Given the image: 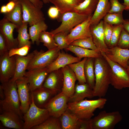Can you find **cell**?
<instances>
[{
    "label": "cell",
    "instance_id": "6da1fadb",
    "mask_svg": "<svg viewBox=\"0 0 129 129\" xmlns=\"http://www.w3.org/2000/svg\"><path fill=\"white\" fill-rule=\"evenodd\" d=\"M95 82L93 89L94 97H105L110 84V68L107 62L102 56L94 59Z\"/></svg>",
    "mask_w": 129,
    "mask_h": 129
},
{
    "label": "cell",
    "instance_id": "7a4b0ae2",
    "mask_svg": "<svg viewBox=\"0 0 129 129\" xmlns=\"http://www.w3.org/2000/svg\"><path fill=\"white\" fill-rule=\"evenodd\" d=\"M4 92V99L0 100V113L9 111L18 114L23 120V115L20 110V103L16 81L11 79L1 84Z\"/></svg>",
    "mask_w": 129,
    "mask_h": 129
},
{
    "label": "cell",
    "instance_id": "3957f363",
    "mask_svg": "<svg viewBox=\"0 0 129 129\" xmlns=\"http://www.w3.org/2000/svg\"><path fill=\"white\" fill-rule=\"evenodd\" d=\"M107 99L100 97L94 100L84 99L75 102H68V108L79 119H89L94 115L97 109H101L106 103Z\"/></svg>",
    "mask_w": 129,
    "mask_h": 129
},
{
    "label": "cell",
    "instance_id": "277c9868",
    "mask_svg": "<svg viewBox=\"0 0 129 129\" xmlns=\"http://www.w3.org/2000/svg\"><path fill=\"white\" fill-rule=\"evenodd\" d=\"M100 51L110 67V84L119 90L129 88V72L127 69L111 60L104 52Z\"/></svg>",
    "mask_w": 129,
    "mask_h": 129
},
{
    "label": "cell",
    "instance_id": "5b68a950",
    "mask_svg": "<svg viewBox=\"0 0 129 129\" xmlns=\"http://www.w3.org/2000/svg\"><path fill=\"white\" fill-rule=\"evenodd\" d=\"M31 97L29 108L23 116V129H32L42 123L50 116L47 109L37 106L31 96Z\"/></svg>",
    "mask_w": 129,
    "mask_h": 129
},
{
    "label": "cell",
    "instance_id": "8992f818",
    "mask_svg": "<svg viewBox=\"0 0 129 129\" xmlns=\"http://www.w3.org/2000/svg\"><path fill=\"white\" fill-rule=\"evenodd\" d=\"M123 119L118 111L107 112L105 110L100 112L91 118L92 129H113Z\"/></svg>",
    "mask_w": 129,
    "mask_h": 129
},
{
    "label": "cell",
    "instance_id": "52a82bcc",
    "mask_svg": "<svg viewBox=\"0 0 129 129\" xmlns=\"http://www.w3.org/2000/svg\"><path fill=\"white\" fill-rule=\"evenodd\" d=\"M89 17L74 11L60 14L57 20L59 22H61V24L50 32L54 35L60 32H70L73 28L87 19Z\"/></svg>",
    "mask_w": 129,
    "mask_h": 129
},
{
    "label": "cell",
    "instance_id": "ba28073f",
    "mask_svg": "<svg viewBox=\"0 0 129 129\" xmlns=\"http://www.w3.org/2000/svg\"><path fill=\"white\" fill-rule=\"evenodd\" d=\"M60 50L57 47L48 50L44 52L41 50L33 51L34 56L29 62L27 69L28 70L33 69L47 67L57 57Z\"/></svg>",
    "mask_w": 129,
    "mask_h": 129
},
{
    "label": "cell",
    "instance_id": "9c48e42d",
    "mask_svg": "<svg viewBox=\"0 0 129 129\" xmlns=\"http://www.w3.org/2000/svg\"><path fill=\"white\" fill-rule=\"evenodd\" d=\"M22 8L23 22H27L30 26L45 18L41 8L35 6L29 0H19Z\"/></svg>",
    "mask_w": 129,
    "mask_h": 129
},
{
    "label": "cell",
    "instance_id": "30bf717a",
    "mask_svg": "<svg viewBox=\"0 0 129 129\" xmlns=\"http://www.w3.org/2000/svg\"><path fill=\"white\" fill-rule=\"evenodd\" d=\"M69 97L61 91L53 97L45 106L50 116L59 118L67 109Z\"/></svg>",
    "mask_w": 129,
    "mask_h": 129
},
{
    "label": "cell",
    "instance_id": "8fae6325",
    "mask_svg": "<svg viewBox=\"0 0 129 129\" xmlns=\"http://www.w3.org/2000/svg\"><path fill=\"white\" fill-rule=\"evenodd\" d=\"M8 52L0 57V81L1 83L12 79L14 74L16 67V55L9 57Z\"/></svg>",
    "mask_w": 129,
    "mask_h": 129
},
{
    "label": "cell",
    "instance_id": "7c38bea8",
    "mask_svg": "<svg viewBox=\"0 0 129 129\" xmlns=\"http://www.w3.org/2000/svg\"><path fill=\"white\" fill-rule=\"evenodd\" d=\"M20 103V110L23 114L29 109L31 102L30 91L26 78L24 76L16 81Z\"/></svg>",
    "mask_w": 129,
    "mask_h": 129
},
{
    "label": "cell",
    "instance_id": "4fadbf2b",
    "mask_svg": "<svg viewBox=\"0 0 129 129\" xmlns=\"http://www.w3.org/2000/svg\"><path fill=\"white\" fill-rule=\"evenodd\" d=\"M49 73L47 67L35 69L26 71L24 76L27 79L30 91L42 87Z\"/></svg>",
    "mask_w": 129,
    "mask_h": 129
},
{
    "label": "cell",
    "instance_id": "5bb4252c",
    "mask_svg": "<svg viewBox=\"0 0 129 129\" xmlns=\"http://www.w3.org/2000/svg\"><path fill=\"white\" fill-rule=\"evenodd\" d=\"M91 16L70 31L65 38L68 45L76 40L91 37L90 31V19Z\"/></svg>",
    "mask_w": 129,
    "mask_h": 129
},
{
    "label": "cell",
    "instance_id": "9a60e30c",
    "mask_svg": "<svg viewBox=\"0 0 129 129\" xmlns=\"http://www.w3.org/2000/svg\"><path fill=\"white\" fill-rule=\"evenodd\" d=\"M17 28L16 25L4 17L0 21V33L5 38L9 50L13 48L18 47L17 39L14 38L13 35L14 29Z\"/></svg>",
    "mask_w": 129,
    "mask_h": 129
},
{
    "label": "cell",
    "instance_id": "2e32d148",
    "mask_svg": "<svg viewBox=\"0 0 129 129\" xmlns=\"http://www.w3.org/2000/svg\"><path fill=\"white\" fill-rule=\"evenodd\" d=\"M63 81V75L61 68L49 73L42 87L59 93L62 91Z\"/></svg>",
    "mask_w": 129,
    "mask_h": 129
},
{
    "label": "cell",
    "instance_id": "e0dca14e",
    "mask_svg": "<svg viewBox=\"0 0 129 129\" xmlns=\"http://www.w3.org/2000/svg\"><path fill=\"white\" fill-rule=\"evenodd\" d=\"M103 23V20H102L96 25H91L90 31L93 42L96 46L100 51H103L106 54L108 52L109 48L104 41Z\"/></svg>",
    "mask_w": 129,
    "mask_h": 129
},
{
    "label": "cell",
    "instance_id": "ac0fdd59",
    "mask_svg": "<svg viewBox=\"0 0 129 129\" xmlns=\"http://www.w3.org/2000/svg\"><path fill=\"white\" fill-rule=\"evenodd\" d=\"M30 93L35 104L42 108H44L49 101L58 94L43 87L31 91Z\"/></svg>",
    "mask_w": 129,
    "mask_h": 129
},
{
    "label": "cell",
    "instance_id": "d6986e66",
    "mask_svg": "<svg viewBox=\"0 0 129 129\" xmlns=\"http://www.w3.org/2000/svg\"><path fill=\"white\" fill-rule=\"evenodd\" d=\"M61 69L63 75L62 91L70 98L74 93L77 78L74 72L68 65Z\"/></svg>",
    "mask_w": 129,
    "mask_h": 129
},
{
    "label": "cell",
    "instance_id": "ffe728a7",
    "mask_svg": "<svg viewBox=\"0 0 129 129\" xmlns=\"http://www.w3.org/2000/svg\"><path fill=\"white\" fill-rule=\"evenodd\" d=\"M81 60V59L77 57H75L60 51L56 59L47 67L48 72L49 73L64 68L69 64L79 62Z\"/></svg>",
    "mask_w": 129,
    "mask_h": 129
},
{
    "label": "cell",
    "instance_id": "44dd1931",
    "mask_svg": "<svg viewBox=\"0 0 129 129\" xmlns=\"http://www.w3.org/2000/svg\"><path fill=\"white\" fill-rule=\"evenodd\" d=\"M112 61L127 69L129 59V49H124L116 46L109 48L108 53L106 54Z\"/></svg>",
    "mask_w": 129,
    "mask_h": 129
},
{
    "label": "cell",
    "instance_id": "7402d4cb",
    "mask_svg": "<svg viewBox=\"0 0 129 129\" xmlns=\"http://www.w3.org/2000/svg\"><path fill=\"white\" fill-rule=\"evenodd\" d=\"M23 120L18 114L13 112H3L0 115V120L3 125L8 128L23 129Z\"/></svg>",
    "mask_w": 129,
    "mask_h": 129
},
{
    "label": "cell",
    "instance_id": "603a6c76",
    "mask_svg": "<svg viewBox=\"0 0 129 129\" xmlns=\"http://www.w3.org/2000/svg\"><path fill=\"white\" fill-rule=\"evenodd\" d=\"M15 55V71L14 76L11 79L14 81L25 76L27 67L34 56V53L33 51L25 56Z\"/></svg>",
    "mask_w": 129,
    "mask_h": 129
},
{
    "label": "cell",
    "instance_id": "cb8c5ba5",
    "mask_svg": "<svg viewBox=\"0 0 129 129\" xmlns=\"http://www.w3.org/2000/svg\"><path fill=\"white\" fill-rule=\"evenodd\" d=\"M94 97L93 89L87 83L75 85L72 95L70 97L68 102H75L81 101L86 98H91Z\"/></svg>",
    "mask_w": 129,
    "mask_h": 129
},
{
    "label": "cell",
    "instance_id": "d4e9b609",
    "mask_svg": "<svg viewBox=\"0 0 129 129\" xmlns=\"http://www.w3.org/2000/svg\"><path fill=\"white\" fill-rule=\"evenodd\" d=\"M110 8L109 0H99L96 10L91 18V25L98 24L108 13Z\"/></svg>",
    "mask_w": 129,
    "mask_h": 129
},
{
    "label": "cell",
    "instance_id": "484cf974",
    "mask_svg": "<svg viewBox=\"0 0 129 129\" xmlns=\"http://www.w3.org/2000/svg\"><path fill=\"white\" fill-rule=\"evenodd\" d=\"M59 118L62 129H79V119L68 108Z\"/></svg>",
    "mask_w": 129,
    "mask_h": 129
},
{
    "label": "cell",
    "instance_id": "4316f807",
    "mask_svg": "<svg viewBox=\"0 0 129 129\" xmlns=\"http://www.w3.org/2000/svg\"><path fill=\"white\" fill-rule=\"evenodd\" d=\"M66 49L73 53L81 59L83 58L95 59L102 56L100 51H95L77 46L70 45Z\"/></svg>",
    "mask_w": 129,
    "mask_h": 129
},
{
    "label": "cell",
    "instance_id": "83f0119b",
    "mask_svg": "<svg viewBox=\"0 0 129 129\" xmlns=\"http://www.w3.org/2000/svg\"><path fill=\"white\" fill-rule=\"evenodd\" d=\"M15 2L16 5L14 9L5 13L4 18L16 25L18 28L23 23L22 8L19 1Z\"/></svg>",
    "mask_w": 129,
    "mask_h": 129
},
{
    "label": "cell",
    "instance_id": "f1b7e54d",
    "mask_svg": "<svg viewBox=\"0 0 129 129\" xmlns=\"http://www.w3.org/2000/svg\"><path fill=\"white\" fill-rule=\"evenodd\" d=\"M99 0H85L75 8L74 11L89 16L95 11Z\"/></svg>",
    "mask_w": 129,
    "mask_h": 129
},
{
    "label": "cell",
    "instance_id": "f546056e",
    "mask_svg": "<svg viewBox=\"0 0 129 129\" xmlns=\"http://www.w3.org/2000/svg\"><path fill=\"white\" fill-rule=\"evenodd\" d=\"M59 10L61 14L74 11L75 7L81 2L80 0H50Z\"/></svg>",
    "mask_w": 129,
    "mask_h": 129
},
{
    "label": "cell",
    "instance_id": "4dcf8cb0",
    "mask_svg": "<svg viewBox=\"0 0 129 129\" xmlns=\"http://www.w3.org/2000/svg\"><path fill=\"white\" fill-rule=\"evenodd\" d=\"M48 27L44 21L39 22L30 26L29 29V34L32 44H34L35 43L37 45H39L40 34L42 32L46 31Z\"/></svg>",
    "mask_w": 129,
    "mask_h": 129
},
{
    "label": "cell",
    "instance_id": "1f68e13d",
    "mask_svg": "<svg viewBox=\"0 0 129 129\" xmlns=\"http://www.w3.org/2000/svg\"><path fill=\"white\" fill-rule=\"evenodd\" d=\"M94 60V58H88L84 66V73L86 83L93 89L95 82Z\"/></svg>",
    "mask_w": 129,
    "mask_h": 129
},
{
    "label": "cell",
    "instance_id": "d6a6232c",
    "mask_svg": "<svg viewBox=\"0 0 129 129\" xmlns=\"http://www.w3.org/2000/svg\"><path fill=\"white\" fill-rule=\"evenodd\" d=\"M88 58H85L78 62L69 64L68 65L74 72L76 76L79 84L86 83L84 70V66L86 61Z\"/></svg>",
    "mask_w": 129,
    "mask_h": 129
},
{
    "label": "cell",
    "instance_id": "836d02e7",
    "mask_svg": "<svg viewBox=\"0 0 129 129\" xmlns=\"http://www.w3.org/2000/svg\"><path fill=\"white\" fill-rule=\"evenodd\" d=\"M27 22H23L22 24L17 29L18 36L17 38L18 42V47L20 48L26 45L30 46L31 42L30 41V36L27 32Z\"/></svg>",
    "mask_w": 129,
    "mask_h": 129
},
{
    "label": "cell",
    "instance_id": "e575fe53",
    "mask_svg": "<svg viewBox=\"0 0 129 129\" xmlns=\"http://www.w3.org/2000/svg\"><path fill=\"white\" fill-rule=\"evenodd\" d=\"M32 129H62L59 118L50 116L41 124Z\"/></svg>",
    "mask_w": 129,
    "mask_h": 129
},
{
    "label": "cell",
    "instance_id": "d590c367",
    "mask_svg": "<svg viewBox=\"0 0 129 129\" xmlns=\"http://www.w3.org/2000/svg\"><path fill=\"white\" fill-rule=\"evenodd\" d=\"M54 35L51 32L46 31L42 32L40 33L39 40L40 42L43 43V45L48 50H51L58 47L54 39Z\"/></svg>",
    "mask_w": 129,
    "mask_h": 129
},
{
    "label": "cell",
    "instance_id": "8d00e7d4",
    "mask_svg": "<svg viewBox=\"0 0 129 129\" xmlns=\"http://www.w3.org/2000/svg\"><path fill=\"white\" fill-rule=\"evenodd\" d=\"M70 45L95 51H100L94 44L92 37L76 40Z\"/></svg>",
    "mask_w": 129,
    "mask_h": 129
},
{
    "label": "cell",
    "instance_id": "74e56055",
    "mask_svg": "<svg viewBox=\"0 0 129 129\" xmlns=\"http://www.w3.org/2000/svg\"><path fill=\"white\" fill-rule=\"evenodd\" d=\"M104 22L112 25L123 24L124 22L123 13H108L103 18Z\"/></svg>",
    "mask_w": 129,
    "mask_h": 129
},
{
    "label": "cell",
    "instance_id": "f35d334b",
    "mask_svg": "<svg viewBox=\"0 0 129 129\" xmlns=\"http://www.w3.org/2000/svg\"><path fill=\"white\" fill-rule=\"evenodd\" d=\"M68 32H60L54 35V37L55 42L58 45V48L60 50L66 49L69 46L66 43L65 38L69 33Z\"/></svg>",
    "mask_w": 129,
    "mask_h": 129
},
{
    "label": "cell",
    "instance_id": "ab89813d",
    "mask_svg": "<svg viewBox=\"0 0 129 129\" xmlns=\"http://www.w3.org/2000/svg\"><path fill=\"white\" fill-rule=\"evenodd\" d=\"M122 24L113 25L110 43L109 47L111 48L117 46L121 31Z\"/></svg>",
    "mask_w": 129,
    "mask_h": 129
},
{
    "label": "cell",
    "instance_id": "60d3db41",
    "mask_svg": "<svg viewBox=\"0 0 129 129\" xmlns=\"http://www.w3.org/2000/svg\"><path fill=\"white\" fill-rule=\"evenodd\" d=\"M118 47L124 49H129V33L123 28L117 45Z\"/></svg>",
    "mask_w": 129,
    "mask_h": 129
},
{
    "label": "cell",
    "instance_id": "b9f144b4",
    "mask_svg": "<svg viewBox=\"0 0 129 129\" xmlns=\"http://www.w3.org/2000/svg\"><path fill=\"white\" fill-rule=\"evenodd\" d=\"M30 46L26 45L20 48H13L9 50L8 51V55L9 57L15 55L22 56L27 55L30 48Z\"/></svg>",
    "mask_w": 129,
    "mask_h": 129
},
{
    "label": "cell",
    "instance_id": "7bdbcfd3",
    "mask_svg": "<svg viewBox=\"0 0 129 129\" xmlns=\"http://www.w3.org/2000/svg\"><path fill=\"white\" fill-rule=\"evenodd\" d=\"M113 26L104 22L103 27L104 41L108 47L110 43Z\"/></svg>",
    "mask_w": 129,
    "mask_h": 129
},
{
    "label": "cell",
    "instance_id": "ee69618b",
    "mask_svg": "<svg viewBox=\"0 0 129 129\" xmlns=\"http://www.w3.org/2000/svg\"><path fill=\"white\" fill-rule=\"evenodd\" d=\"M111 8L108 13H121L125 10V7L118 0H109Z\"/></svg>",
    "mask_w": 129,
    "mask_h": 129
},
{
    "label": "cell",
    "instance_id": "f6af8a7d",
    "mask_svg": "<svg viewBox=\"0 0 129 129\" xmlns=\"http://www.w3.org/2000/svg\"><path fill=\"white\" fill-rule=\"evenodd\" d=\"M49 17L52 19H57L60 13L59 9L55 6H50L48 12Z\"/></svg>",
    "mask_w": 129,
    "mask_h": 129
},
{
    "label": "cell",
    "instance_id": "bcb514c9",
    "mask_svg": "<svg viewBox=\"0 0 129 129\" xmlns=\"http://www.w3.org/2000/svg\"><path fill=\"white\" fill-rule=\"evenodd\" d=\"M9 49L5 38L0 33V56H1L8 52Z\"/></svg>",
    "mask_w": 129,
    "mask_h": 129
},
{
    "label": "cell",
    "instance_id": "7dc6e473",
    "mask_svg": "<svg viewBox=\"0 0 129 129\" xmlns=\"http://www.w3.org/2000/svg\"><path fill=\"white\" fill-rule=\"evenodd\" d=\"M79 129H92L91 118L89 119H79Z\"/></svg>",
    "mask_w": 129,
    "mask_h": 129
},
{
    "label": "cell",
    "instance_id": "c3c4849f",
    "mask_svg": "<svg viewBox=\"0 0 129 129\" xmlns=\"http://www.w3.org/2000/svg\"><path fill=\"white\" fill-rule=\"evenodd\" d=\"M15 2L18 1L19 0H9ZM35 6L37 7L41 8L43 7V3L40 0H29Z\"/></svg>",
    "mask_w": 129,
    "mask_h": 129
},
{
    "label": "cell",
    "instance_id": "681fc988",
    "mask_svg": "<svg viewBox=\"0 0 129 129\" xmlns=\"http://www.w3.org/2000/svg\"><path fill=\"white\" fill-rule=\"evenodd\" d=\"M15 2L12 1H10L6 5L7 12L11 11L15 7Z\"/></svg>",
    "mask_w": 129,
    "mask_h": 129
},
{
    "label": "cell",
    "instance_id": "f907efd6",
    "mask_svg": "<svg viewBox=\"0 0 129 129\" xmlns=\"http://www.w3.org/2000/svg\"><path fill=\"white\" fill-rule=\"evenodd\" d=\"M122 25L123 28L129 33V20H125Z\"/></svg>",
    "mask_w": 129,
    "mask_h": 129
},
{
    "label": "cell",
    "instance_id": "816d5d0a",
    "mask_svg": "<svg viewBox=\"0 0 129 129\" xmlns=\"http://www.w3.org/2000/svg\"><path fill=\"white\" fill-rule=\"evenodd\" d=\"M5 97V93L4 89L1 85H0V100L4 99Z\"/></svg>",
    "mask_w": 129,
    "mask_h": 129
},
{
    "label": "cell",
    "instance_id": "f5cc1de1",
    "mask_svg": "<svg viewBox=\"0 0 129 129\" xmlns=\"http://www.w3.org/2000/svg\"><path fill=\"white\" fill-rule=\"evenodd\" d=\"M124 2L123 4L125 7V10L129 12V0H124Z\"/></svg>",
    "mask_w": 129,
    "mask_h": 129
},
{
    "label": "cell",
    "instance_id": "db71d44e",
    "mask_svg": "<svg viewBox=\"0 0 129 129\" xmlns=\"http://www.w3.org/2000/svg\"><path fill=\"white\" fill-rule=\"evenodd\" d=\"M0 12L1 13H6L7 12V9L6 5L2 6L0 9Z\"/></svg>",
    "mask_w": 129,
    "mask_h": 129
},
{
    "label": "cell",
    "instance_id": "11a10c76",
    "mask_svg": "<svg viewBox=\"0 0 129 129\" xmlns=\"http://www.w3.org/2000/svg\"><path fill=\"white\" fill-rule=\"evenodd\" d=\"M42 1L44 3L47 4L50 2V0H40Z\"/></svg>",
    "mask_w": 129,
    "mask_h": 129
},
{
    "label": "cell",
    "instance_id": "9f6ffc18",
    "mask_svg": "<svg viewBox=\"0 0 129 129\" xmlns=\"http://www.w3.org/2000/svg\"><path fill=\"white\" fill-rule=\"evenodd\" d=\"M128 68H129V59L128 60Z\"/></svg>",
    "mask_w": 129,
    "mask_h": 129
},
{
    "label": "cell",
    "instance_id": "6f0895ef",
    "mask_svg": "<svg viewBox=\"0 0 129 129\" xmlns=\"http://www.w3.org/2000/svg\"><path fill=\"white\" fill-rule=\"evenodd\" d=\"M80 0V1H81V2H83V1L84 0Z\"/></svg>",
    "mask_w": 129,
    "mask_h": 129
},
{
    "label": "cell",
    "instance_id": "680465c9",
    "mask_svg": "<svg viewBox=\"0 0 129 129\" xmlns=\"http://www.w3.org/2000/svg\"><path fill=\"white\" fill-rule=\"evenodd\" d=\"M128 70V71H129V68H128L127 69Z\"/></svg>",
    "mask_w": 129,
    "mask_h": 129
},
{
    "label": "cell",
    "instance_id": "91938a15",
    "mask_svg": "<svg viewBox=\"0 0 129 129\" xmlns=\"http://www.w3.org/2000/svg\"></svg>",
    "mask_w": 129,
    "mask_h": 129
}]
</instances>
